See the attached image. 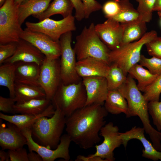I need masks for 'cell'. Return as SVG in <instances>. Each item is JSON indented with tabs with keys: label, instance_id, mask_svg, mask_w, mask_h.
<instances>
[{
	"label": "cell",
	"instance_id": "obj_1",
	"mask_svg": "<svg viewBox=\"0 0 161 161\" xmlns=\"http://www.w3.org/2000/svg\"><path fill=\"white\" fill-rule=\"evenodd\" d=\"M108 112L103 105L86 106L66 117V131L72 142L87 149L100 142L99 133Z\"/></svg>",
	"mask_w": 161,
	"mask_h": 161
},
{
	"label": "cell",
	"instance_id": "obj_2",
	"mask_svg": "<svg viewBox=\"0 0 161 161\" xmlns=\"http://www.w3.org/2000/svg\"><path fill=\"white\" fill-rule=\"evenodd\" d=\"M126 99L128 105L127 117L138 116L145 132L148 134L154 147H161V133L151 125L149 119L148 102L139 89L133 78L128 74L126 80L117 89Z\"/></svg>",
	"mask_w": 161,
	"mask_h": 161
},
{
	"label": "cell",
	"instance_id": "obj_3",
	"mask_svg": "<svg viewBox=\"0 0 161 161\" xmlns=\"http://www.w3.org/2000/svg\"><path fill=\"white\" fill-rule=\"evenodd\" d=\"M50 118H38L31 128L32 135L39 144L47 148L55 149L59 144L66 125V117L59 110L55 109Z\"/></svg>",
	"mask_w": 161,
	"mask_h": 161
},
{
	"label": "cell",
	"instance_id": "obj_4",
	"mask_svg": "<svg viewBox=\"0 0 161 161\" xmlns=\"http://www.w3.org/2000/svg\"><path fill=\"white\" fill-rule=\"evenodd\" d=\"M91 23L85 26L76 38L73 49L78 61L92 57L110 65L109 56L110 50L100 40Z\"/></svg>",
	"mask_w": 161,
	"mask_h": 161
},
{
	"label": "cell",
	"instance_id": "obj_5",
	"mask_svg": "<svg viewBox=\"0 0 161 161\" xmlns=\"http://www.w3.org/2000/svg\"><path fill=\"white\" fill-rule=\"evenodd\" d=\"M86 100L85 88L81 81L68 85L61 82L51 102L55 109L59 110L67 117L84 106Z\"/></svg>",
	"mask_w": 161,
	"mask_h": 161
},
{
	"label": "cell",
	"instance_id": "obj_6",
	"mask_svg": "<svg viewBox=\"0 0 161 161\" xmlns=\"http://www.w3.org/2000/svg\"><path fill=\"white\" fill-rule=\"evenodd\" d=\"M157 36L156 31L152 30L147 32L138 40L111 50L109 56L110 64H116L127 75L130 68L139 63L141 56V51L143 46Z\"/></svg>",
	"mask_w": 161,
	"mask_h": 161
},
{
	"label": "cell",
	"instance_id": "obj_7",
	"mask_svg": "<svg viewBox=\"0 0 161 161\" xmlns=\"http://www.w3.org/2000/svg\"><path fill=\"white\" fill-rule=\"evenodd\" d=\"M15 0H6L0 8V44L18 42L23 30Z\"/></svg>",
	"mask_w": 161,
	"mask_h": 161
},
{
	"label": "cell",
	"instance_id": "obj_8",
	"mask_svg": "<svg viewBox=\"0 0 161 161\" xmlns=\"http://www.w3.org/2000/svg\"><path fill=\"white\" fill-rule=\"evenodd\" d=\"M72 32L63 35L59 42L61 47L60 60L61 82L64 85L77 83L81 81L80 77L76 69V55L71 46Z\"/></svg>",
	"mask_w": 161,
	"mask_h": 161
},
{
	"label": "cell",
	"instance_id": "obj_9",
	"mask_svg": "<svg viewBox=\"0 0 161 161\" xmlns=\"http://www.w3.org/2000/svg\"><path fill=\"white\" fill-rule=\"evenodd\" d=\"M119 130L118 127L114 125L112 122H110L105 124L102 128L99 133L100 135L103 137L104 140L101 144L96 145L95 153L87 157L78 155L75 160L85 161L86 159L97 157L104 161H114L115 158L113 151L115 148L122 144Z\"/></svg>",
	"mask_w": 161,
	"mask_h": 161
},
{
	"label": "cell",
	"instance_id": "obj_10",
	"mask_svg": "<svg viewBox=\"0 0 161 161\" xmlns=\"http://www.w3.org/2000/svg\"><path fill=\"white\" fill-rule=\"evenodd\" d=\"M21 131L27 139L26 145L29 151H33L38 153L43 161H54L59 158H62L67 161L70 160L69 148L72 141L67 134L62 135L57 147L52 149L35 142L32 138L31 128L25 129Z\"/></svg>",
	"mask_w": 161,
	"mask_h": 161
},
{
	"label": "cell",
	"instance_id": "obj_11",
	"mask_svg": "<svg viewBox=\"0 0 161 161\" xmlns=\"http://www.w3.org/2000/svg\"><path fill=\"white\" fill-rule=\"evenodd\" d=\"M75 19L71 15L60 20L48 18L36 23L27 21L25 24L28 29L43 33L54 41H59L63 35L76 30Z\"/></svg>",
	"mask_w": 161,
	"mask_h": 161
},
{
	"label": "cell",
	"instance_id": "obj_12",
	"mask_svg": "<svg viewBox=\"0 0 161 161\" xmlns=\"http://www.w3.org/2000/svg\"><path fill=\"white\" fill-rule=\"evenodd\" d=\"M61 82L59 58L50 60L45 58L41 66L38 83L47 99L52 100Z\"/></svg>",
	"mask_w": 161,
	"mask_h": 161
},
{
	"label": "cell",
	"instance_id": "obj_13",
	"mask_svg": "<svg viewBox=\"0 0 161 161\" xmlns=\"http://www.w3.org/2000/svg\"><path fill=\"white\" fill-rule=\"evenodd\" d=\"M20 38L34 46L48 59H57L61 56L59 41H54L43 33L32 31L26 28L22 31Z\"/></svg>",
	"mask_w": 161,
	"mask_h": 161
},
{
	"label": "cell",
	"instance_id": "obj_14",
	"mask_svg": "<svg viewBox=\"0 0 161 161\" xmlns=\"http://www.w3.org/2000/svg\"><path fill=\"white\" fill-rule=\"evenodd\" d=\"M99 37L111 50L119 48L122 40L123 29L121 24L109 18L101 23L95 25Z\"/></svg>",
	"mask_w": 161,
	"mask_h": 161
},
{
	"label": "cell",
	"instance_id": "obj_15",
	"mask_svg": "<svg viewBox=\"0 0 161 161\" xmlns=\"http://www.w3.org/2000/svg\"><path fill=\"white\" fill-rule=\"evenodd\" d=\"M87 95L86 106L93 104L103 105L108 92L105 77H93L82 78Z\"/></svg>",
	"mask_w": 161,
	"mask_h": 161
},
{
	"label": "cell",
	"instance_id": "obj_16",
	"mask_svg": "<svg viewBox=\"0 0 161 161\" xmlns=\"http://www.w3.org/2000/svg\"><path fill=\"white\" fill-rule=\"evenodd\" d=\"M45 58V55L34 46L20 39L17 43L16 49L14 54L6 60L3 63L14 64L22 61L35 63L41 66Z\"/></svg>",
	"mask_w": 161,
	"mask_h": 161
},
{
	"label": "cell",
	"instance_id": "obj_17",
	"mask_svg": "<svg viewBox=\"0 0 161 161\" xmlns=\"http://www.w3.org/2000/svg\"><path fill=\"white\" fill-rule=\"evenodd\" d=\"M27 139L21 130L8 122L7 126L0 120V145L2 149L15 150L26 145Z\"/></svg>",
	"mask_w": 161,
	"mask_h": 161
},
{
	"label": "cell",
	"instance_id": "obj_18",
	"mask_svg": "<svg viewBox=\"0 0 161 161\" xmlns=\"http://www.w3.org/2000/svg\"><path fill=\"white\" fill-rule=\"evenodd\" d=\"M145 132L143 128L135 126L124 133H120L122 144L126 148L130 140L137 139L140 141L144 148L142 151L143 157L154 161H161V151L156 150L146 139L144 135Z\"/></svg>",
	"mask_w": 161,
	"mask_h": 161
},
{
	"label": "cell",
	"instance_id": "obj_19",
	"mask_svg": "<svg viewBox=\"0 0 161 161\" xmlns=\"http://www.w3.org/2000/svg\"><path fill=\"white\" fill-rule=\"evenodd\" d=\"M110 65L99 59L89 57L78 61L76 64L77 72L80 78L106 77Z\"/></svg>",
	"mask_w": 161,
	"mask_h": 161
},
{
	"label": "cell",
	"instance_id": "obj_20",
	"mask_svg": "<svg viewBox=\"0 0 161 161\" xmlns=\"http://www.w3.org/2000/svg\"><path fill=\"white\" fill-rule=\"evenodd\" d=\"M15 65V82L39 86L38 83L41 66L33 62L19 61Z\"/></svg>",
	"mask_w": 161,
	"mask_h": 161
},
{
	"label": "cell",
	"instance_id": "obj_21",
	"mask_svg": "<svg viewBox=\"0 0 161 161\" xmlns=\"http://www.w3.org/2000/svg\"><path fill=\"white\" fill-rule=\"evenodd\" d=\"M55 110L53 105L51 103L43 112L38 115L24 114L8 115L0 112V118L14 124L21 130L25 129L31 128L37 119L41 117H51L54 114Z\"/></svg>",
	"mask_w": 161,
	"mask_h": 161
},
{
	"label": "cell",
	"instance_id": "obj_22",
	"mask_svg": "<svg viewBox=\"0 0 161 161\" xmlns=\"http://www.w3.org/2000/svg\"><path fill=\"white\" fill-rule=\"evenodd\" d=\"M146 22L139 19L121 24L123 29L122 46L141 38L146 33Z\"/></svg>",
	"mask_w": 161,
	"mask_h": 161
},
{
	"label": "cell",
	"instance_id": "obj_23",
	"mask_svg": "<svg viewBox=\"0 0 161 161\" xmlns=\"http://www.w3.org/2000/svg\"><path fill=\"white\" fill-rule=\"evenodd\" d=\"M15 97L16 103H21L33 99L46 98V95L39 86H34L15 82Z\"/></svg>",
	"mask_w": 161,
	"mask_h": 161
},
{
	"label": "cell",
	"instance_id": "obj_24",
	"mask_svg": "<svg viewBox=\"0 0 161 161\" xmlns=\"http://www.w3.org/2000/svg\"><path fill=\"white\" fill-rule=\"evenodd\" d=\"M51 102V100L46 98L16 103L14 111L15 113L37 115L43 112Z\"/></svg>",
	"mask_w": 161,
	"mask_h": 161
},
{
	"label": "cell",
	"instance_id": "obj_25",
	"mask_svg": "<svg viewBox=\"0 0 161 161\" xmlns=\"http://www.w3.org/2000/svg\"><path fill=\"white\" fill-rule=\"evenodd\" d=\"M104 105L108 113L115 115L123 113L126 116L128 114L127 102L118 89L109 91Z\"/></svg>",
	"mask_w": 161,
	"mask_h": 161
},
{
	"label": "cell",
	"instance_id": "obj_26",
	"mask_svg": "<svg viewBox=\"0 0 161 161\" xmlns=\"http://www.w3.org/2000/svg\"><path fill=\"white\" fill-rule=\"evenodd\" d=\"M74 8L70 0H53L43 12L33 16L39 21L55 14H59L65 18L72 15Z\"/></svg>",
	"mask_w": 161,
	"mask_h": 161
},
{
	"label": "cell",
	"instance_id": "obj_27",
	"mask_svg": "<svg viewBox=\"0 0 161 161\" xmlns=\"http://www.w3.org/2000/svg\"><path fill=\"white\" fill-rule=\"evenodd\" d=\"M53 0H27L18 7L19 20L21 25L25 19L43 12Z\"/></svg>",
	"mask_w": 161,
	"mask_h": 161
},
{
	"label": "cell",
	"instance_id": "obj_28",
	"mask_svg": "<svg viewBox=\"0 0 161 161\" xmlns=\"http://www.w3.org/2000/svg\"><path fill=\"white\" fill-rule=\"evenodd\" d=\"M128 74L138 82L137 84L139 89L144 92L160 75H154L148 69H145L139 64H137L131 67Z\"/></svg>",
	"mask_w": 161,
	"mask_h": 161
},
{
	"label": "cell",
	"instance_id": "obj_29",
	"mask_svg": "<svg viewBox=\"0 0 161 161\" xmlns=\"http://www.w3.org/2000/svg\"><path fill=\"white\" fill-rule=\"evenodd\" d=\"M15 65L14 64L3 63L0 66V86L6 87L10 97H15Z\"/></svg>",
	"mask_w": 161,
	"mask_h": 161
},
{
	"label": "cell",
	"instance_id": "obj_30",
	"mask_svg": "<svg viewBox=\"0 0 161 161\" xmlns=\"http://www.w3.org/2000/svg\"><path fill=\"white\" fill-rule=\"evenodd\" d=\"M127 75L114 64H111L106 76L109 90L117 89L126 81Z\"/></svg>",
	"mask_w": 161,
	"mask_h": 161
},
{
	"label": "cell",
	"instance_id": "obj_31",
	"mask_svg": "<svg viewBox=\"0 0 161 161\" xmlns=\"http://www.w3.org/2000/svg\"><path fill=\"white\" fill-rule=\"evenodd\" d=\"M120 1L121 6L120 12L110 19L121 24L140 19L137 10L133 7L129 0H120Z\"/></svg>",
	"mask_w": 161,
	"mask_h": 161
},
{
	"label": "cell",
	"instance_id": "obj_32",
	"mask_svg": "<svg viewBox=\"0 0 161 161\" xmlns=\"http://www.w3.org/2000/svg\"><path fill=\"white\" fill-rule=\"evenodd\" d=\"M138 5L137 10L140 19L146 23L149 22L152 17L155 0H136Z\"/></svg>",
	"mask_w": 161,
	"mask_h": 161
},
{
	"label": "cell",
	"instance_id": "obj_33",
	"mask_svg": "<svg viewBox=\"0 0 161 161\" xmlns=\"http://www.w3.org/2000/svg\"><path fill=\"white\" fill-rule=\"evenodd\" d=\"M143 95L148 102L159 101L161 93V74L144 91Z\"/></svg>",
	"mask_w": 161,
	"mask_h": 161
},
{
	"label": "cell",
	"instance_id": "obj_34",
	"mask_svg": "<svg viewBox=\"0 0 161 161\" xmlns=\"http://www.w3.org/2000/svg\"><path fill=\"white\" fill-rule=\"evenodd\" d=\"M139 63L143 67H146L153 74H161V58L154 57L148 58L141 55Z\"/></svg>",
	"mask_w": 161,
	"mask_h": 161
},
{
	"label": "cell",
	"instance_id": "obj_35",
	"mask_svg": "<svg viewBox=\"0 0 161 161\" xmlns=\"http://www.w3.org/2000/svg\"><path fill=\"white\" fill-rule=\"evenodd\" d=\"M149 114L151 117L154 125L159 131L161 130V101H152L148 102Z\"/></svg>",
	"mask_w": 161,
	"mask_h": 161
},
{
	"label": "cell",
	"instance_id": "obj_36",
	"mask_svg": "<svg viewBox=\"0 0 161 161\" xmlns=\"http://www.w3.org/2000/svg\"><path fill=\"white\" fill-rule=\"evenodd\" d=\"M121 8L120 0H111L105 2L102 9L105 17L109 19L112 18L117 14Z\"/></svg>",
	"mask_w": 161,
	"mask_h": 161
},
{
	"label": "cell",
	"instance_id": "obj_37",
	"mask_svg": "<svg viewBox=\"0 0 161 161\" xmlns=\"http://www.w3.org/2000/svg\"><path fill=\"white\" fill-rule=\"evenodd\" d=\"M16 42L0 44V64H2L7 59L15 53L17 48Z\"/></svg>",
	"mask_w": 161,
	"mask_h": 161
},
{
	"label": "cell",
	"instance_id": "obj_38",
	"mask_svg": "<svg viewBox=\"0 0 161 161\" xmlns=\"http://www.w3.org/2000/svg\"><path fill=\"white\" fill-rule=\"evenodd\" d=\"M145 45L149 55L161 59V37L157 36Z\"/></svg>",
	"mask_w": 161,
	"mask_h": 161
},
{
	"label": "cell",
	"instance_id": "obj_39",
	"mask_svg": "<svg viewBox=\"0 0 161 161\" xmlns=\"http://www.w3.org/2000/svg\"><path fill=\"white\" fill-rule=\"evenodd\" d=\"M84 6V18H88L92 13L102 8L101 4L95 0H81Z\"/></svg>",
	"mask_w": 161,
	"mask_h": 161
},
{
	"label": "cell",
	"instance_id": "obj_40",
	"mask_svg": "<svg viewBox=\"0 0 161 161\" xmlns=\"http://www.w3.org/2000/svg\"><path fill=\"white\" fill-rule=\"evenodd\" d=\"M16 102L14 98L0 96V111L4 113L15 114L14 106Z\"/></svg>",
	"mask_w": 161,
	"mask_h": 161
},
{
	"label": "cell",
	"instance_id": "obj_41",
	"mask_svg": "<svg viewBox=\"0 0 161 161\" xmlns=\"http://www.w3.org/2000/svg\"><path fill=\"white\" fill-rule=\"evenodd\" d=\"M10 161H29L28 153L23 147L15 150H8Z\"/></svg>",
	"mask_w": 161,
	"mask_h": 161
},
{
	"label": "cell",
	"instance_id": "obj_42",
	"mask_svg": "<svg viewBox=\"0 0 161 161\" xmlns=\"http://www.w3.org/2000/svg\"><path fill=\"white\" fill-rule=\"evenodd\" d=\"M75 10L74 17L78 21L84 18V6L81 0H70Z\"/></svg>",
	"mask_w": 161,
	"mask_h": 161
},
{
	"label": "cell",
	"instance_id": "obj_43",
	"mask_svg": "<svg viewBox=\"0 0 161 161\" xmlns=\"http://www.w3.org/2000/svg\"><path fill=\"white\" fill-rule=\"evenodd\" d=\"M28 157L29 161H43L41 157L34 151H29Z\"/></svg>",
	"mask_w": 161,
	"mask_h": 161
},
{
	"label": "cell",
	"instance_id": "obj_44",
	"mask_svg": "<svg viewBox=\"0 0 161 161\" xmlns=\"http://www.w3.org/2000/svg\"><path fill=\"white\" fill-rule=\"evenodd\" d=\"M10 156L8 152H5L4 150L0 151V161H9Z\"/></svg>",
	"mask_w": 161,
	"mask_h": 161
},
{
	"label": "cell",
	"instance_id": "obj_45",
	"mask_svg": "<svg viewBox=\"0 0 161 161\" xmlns=\"http://www.w3.org/2000/svg\"><path fill=\"white\" fill-rule=\"evenodd\" d=\"M153 11H161V0H155Z\"/></svg>",
	"mask_w": 161,
	"mask_h": 161
},
{
	"label": "cell",
	"instance_id": "obj_46",
	"mask_svg": "<svg viewBox=\"0 0 161 161\" xmlns=\"http://www.w3.org/2000/svg\"><path fill=\"white\" fill-rule=\"evenodd\" d=\"M27 0H15L16 4L18 7Z\"/></svg>",
	"mask_w": 161,
	"mask_h": 161
},
{
	"label": "cell",
	"instance_id": "obj_47",
	"mask_svg": "<svg viewBox=\"0 0 161 161\" xmlns=\"http://www.w3.org/2000/svg\"><path fill=\"white\" fill-rule=\"evenodd\" d=\"M6 0H0V7H1L4 3Z\"/></svg>",
	"mask_w": 161,
	"mask_h": 161
},
{
	"label": "cell",
	"instance_id": "obj_48",
	"mask_svg": "<svg viewBox=\"0 0 161 161\" xmlns=\"http://www.w3.org/2000/svg\"><path fill=\"white\" fill-rule=\"evenodd\" d=\"M157 13L159 16L161 15V11L158 12Z\"/></svg>",
	"mask_w": 161,
	"mask_h": 161
},
{
	"label": "cell",
	"instance_id": "obj_49",
	"mask_svg": "<svg viewBox=\"0 0 161 161\" xmlns=\"http://www.w3.org/2000/svg\"><path fill=\"white\" fill-rule=\"evenodd\" d=\"M160 19V24H161V15L159 16Z\"/></svg>",
	"mask_w": 161,
	"mask_h": 161
},
{
	"label": "cell",
	"instance_id": "obj_50",
	"mask_svg": "<svg viewBox=\"0 0 161 161\" xmlns=\"http://www.w3.org/2000/svg\"><path fill=\"white\" fill-rule=\"evenodd\" d=\"M160 131V133H161V130Z\"/></svg>",
	"mask_w": 161,
	"mask_h": 161
}]
</instances>
